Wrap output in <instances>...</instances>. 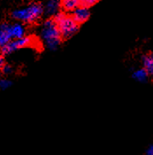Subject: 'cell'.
I'll return each mask as SVG.
<instances>
[{"label":"cell","mask_w":153,"mask_h":155,"mask_svg":"<svg viewBox=\"0 0 153 155\" xmlns=\"http://www.w3.org/2000/svg\"><path fill=\"white\" fill-rule=\"evenodd\" d=\"M41 37L47 48L51 51H55L60 45L61 36L54 20L48 19L44 22L41 30Z\"/></svg>","instance_id":"1"},{"label":"cell","mask_w":153,"mask_h":155,"mask_svg":"<svg viewBox=\"0 0 153 155\" xmlns=\"http://www.w3.org/2000/svg\"><path fill=\"white\" fill-rule=\"evenodd\" d=\"M54 21L55 22L60 36L63 39L71 38L79 30V24L73 20L72 17L62 12H58L55 14Z\"/></svg>","instance_id":"2"},{"label":"cell","mask_w":153,"mask_h":155,"mask_svg":"<svg viewBox=\"0 0 153 155\" xmlns=\"http://www.w3.org/2000/svg\"><path fill=\"white\" fill-rule=\"evenodd\" d=\"M43 13V6L39 3H33L24 8L18 9L12 12L11 17L24 23H33L38 20Z\"/></svg>","instance_id":"3"},{"label":"cell","mask_w":153,"mask_h":155,"mask_svg":"<svg viewBox=\"0 0 153 155\" xmlns=\"http://www.w3.org/2000/svg\"><path fill=\"white\" fill-rule=\"evenodd\" d=\"M32 43V39L29 37H22L19 39H15L14 41H10L5 46L1 47V53L4 55H8L17 51L18 49L23 48Z\"/></svg>","instance_id":"4"},{"label":"cell","mask_w":153,"mask_h":155,"mask_svg":"<svg viewBox=\"0 0 153 155\" xmlns=\"http://www.w3.org/2000/svg\"><path fill=\"white\" fill-rule=\"evenodd\" d=\"M89 16H90V12L89 8L81 5L78 6L77 8L73 11L72 18L77 24H82L86 22L89 19Z\"/></svg>","instance_id":"5"},{"label":"cell","mask_w":153,"mask_h":155,"mask_svg":"<svg viewBox=\"0 0 153 155\" xmlns=\"http://www.w3.org/2000/svg\"><path fill=\"white\" fill-rule=\"evenodd\" d=\"M60 8V0H47V2L45 5V7L43 8V12L47 16H54L59 12V10Z\"/></svg>","instance_id":"6"},{"label":"cell","mask_w":153,"mask_h":155,"mask_svg":"<svg viewBox=\"0 0 153 155\" xmlns=\"http://www.w3.org/2000/svg\"><path fill=\"white\" fill-rule=\"evenodd\" d=\"M11 34L10 32V25L4 23L0 25V48L11 41Z\"/></svg>","instance_id":"7"},{"label":"cell","mask_w":153,"mask_h":155,"mask_svg":"<svg viewBox=\"0 0 153 155\" xmlns=\"http://www.w3.org/2000/svg\"><path fill=\"white\" fill-rule=\"evenodd\" d=\"M10 32L11 34V38L14 39H19L24 36V27L23 25L20 23H15V24L10 25Z\"/></svg>","instance_id":"8"},{"label":"cell","mask_w":153,"mask_h":155,"mask_svg":"<svg viewBox=\"0 0 153 155\" xmlns=\"http://www.w3.org/2000/svg\"><path fill=\"white\" fill-rule=\"evenodd\" d=\"M81 5V0H60V7L67 12H73Z\"/></svg>","instance_id":"9"},{"label":"cell","mask_w":153,"mask_h":155,"mask_svg":"<svg viewBox=\"0 0 153 155\" xmlns=\"http://www.w3.org/2000/svg\"><path fill=\"white\" fill-rule=\"evenodd\" d=\"M132 77L134 78V80H136L138 82H146L148 81V77H149V74L146 72L145 68H138L137 70L133 71L132 73Z\"/></svg>","instance_id":"10"},{"label":"cell","mask_w":153,"mask_h":155,"mask_svg":"<svg viewBox=\"0 0 153 155\" xmlns=\"http://www.w3.org/2000/svg\"><path fill=\"white\" fill-rule=\"evenodd\" d=\"M142 61H143V66L144 68L146 70V72L149 74H153V54H146L142 58Z\"/></svg>","instance_id":"11"},{"label":"cell","mask_w":153,"mask_h":155,"mask_svg":"<svg viewBox=\"0 0 153 155\" xmlns=\"http://www.w3.org/2000/svg\"><path fill=\"white\" fill-rule=\"evenodd\" d=\"M12 85L11 81L8 79H0V90H4L10 88Z\"/></svg>","instance_id":"12"},{"label":"cell","mask_w":153,"mask_h":155,"mask_svg":"<svg viewBox=\"0 0 153 155\" xmlns=\"http://www.w3.org/2000/svg\"><path fill=\"white\" fill-rule=\"evenodd\" d=\"M98 0H81V5L89 8L90 6H93L94 5H96Z\"/></svg>","instance_id":"13"},{"label":"cell","mask_w":153,"mask_h":155,"mask_svg":"<svg viewBox=\"0 0 153 155\" xmlns=\"http://www.w3.org/2000/svg\"><path fill=\"white\" fill-rule=\"evenodd\" d=\"M2 71H3V73L5 74H9L12 73V68L11 66L5 65L4 68H2Z\"/></svg>","instance_id":"14"},{"label":"cell","mask_w":153,"mask_h":155,"mask_svg":"<svg viewBox=\"0 0 153 155\" xmlns=\"http://www.w3.org/2000/svg\"><path fill=\"white\" fill-rule=\"evenodd\" d=\"M145 155H153V146L151 145L150 147L147 148L146 152H145Z\"/></svg>","instance_id":"15"},{"label":"cell","mask_w":153,"mask_h":155,"mask_svg":"<svg viewBox=\"0 0 153 155\" xmlns=\"http://www.w3.org/2000/svg\"><path fill=\"white\" fill-rule=\"evenodd\" d=\"M5 65V58L3 55H0V70H2V68H4V66Z\"/></svg>","instance_id":"16"}]
</instances>
